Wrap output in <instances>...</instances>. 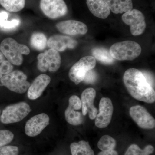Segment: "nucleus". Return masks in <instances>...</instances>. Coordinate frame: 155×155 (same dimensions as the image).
<instances>
[{
  "mask_svg": "<svg viewBox=\"0 0 155 155\" xmlns=\"http://www.w3.org/2000/svg\"><path fill=\"white\" fill-rule=\"evenodd\" d=\"M123 80L128 92L134 99L148 104L155 102L154 89L148 83L141 71L134 68L128 69Z\"/></svg>",
  "mask_w": 155,
  "mask_h": 155,
  "instance_id": "nucleus-1",
  "label": "nucleus"
},
{
  "mask_svg": "<svg viewBox=\"0 0 155 155\" xmlns=\"http://www.w3.org/2000/svg\"><path fill=\"white\" fill-rule=\"evenodd\" d=\"M0 51L12 65L18 66L23 62L22 55L30 53V49L27 46L19 43L11 38L3 40L0 44Z\"/></svg>",
  "mask_w": 155,
  "mask_h": 155,
  "instance_id": "nucleus-2",
  "label": "nucleus"
},
{
  "mask_svg": "<svg viewBox=\"0 0 155 155\" xmlns=\"http://www.w3.org/2000/svg\"><path fill=\"white\" fill-rule=\"evenodd\" d=\"M141 51L140 45L132 41L116 43L110 50L111 56L119 61H133L140 56Z\"/></svg>",
  "mask_w": 155,
  "mask_h": 155,
  "instance_id": "nucleus-3",
  "label": "nucleus"
},
{
  "mask_svg": "<svg viewBox=\"0 0 155 155\" xmlns=\"http://www.w3.org/2000/svg\"><path fill=\"white\" fill-rule=\"evenodd\" d=\"M1 85L5 87L11 91L17 93L25 92L30 85L27 81V77L24 72L20 70L13 71L4 75L0 79Z\"/></svg>",
  "mask_w": 155,
  "mask_h": 155,
  "instance_id": "nucleus-4",
  "label": "nucleus"
},
{
  "mask_svg": "<svg viewBox=\"0 0 155 155\" xmlns=\"http://www.w3.org/2000/svg\"><path fill=\"white\" fill-rule=\"evenodd\" d=\"M31 111L30 106L25 102L11 105L3 110L0 120L5 124L19 122L28 116Z\"/></svg>",
  "mask_w": 155,
  "mask_h": 155,
  "instance_id": "nucleus-5",
  "label": "nucleus"
},
{
  "mask_svg": "<svg viewBox=\"0 0 155 155\" xmlns=\"http://www.w3.org/2000/svg\"><path fill=\"white\" fill-rule=\"evenodd\" d=\"M96 59L93 56L83 57L71 67L69 71V79L76 85L83 81L87 72L94 69Z\"/></svg>",
  "mask_w": 155,
  "mask_h": 155,
  "instance_id": "nucleus-6",
  "label": "nucleus"
},
{
  "mask_svg": "<svg viewBox=\"0 0 155 155\" xmlns=\"http://www.w3.org/2000/svg\"><path fill=\"white\" fill-rule=\"evenodd\" d=\"M38 69L42 72H55L61 67V58L58 51L50 48L37 57Z\"/></svg>",
  "mask_w": 155,
  "mask_h": 155,
  "instance_id": "nucleus-7",
  "label": "nucleus"
},
{
  "mask_svg": "<svg viewBox=\"0 0 155 155\" xmlns=\"http://www.w3.org/2000/svg\"><path fill=\"white\" fill-rule=\"evenodd\" d=\"M122 19L125 24L130 26V32L134 36L143 33L146 28L144 15L137 9H132L124 13Z\"/></svg>",
  "mask_w": 155,
  "mask_h": 155,
  "instance_id": "nucleus-8",
  "label": "nucleus"
},
{
  "mask_svg": "<svg viewBox=\"0 0 155 155\" xmlns=\"http://www.w3.org/2000/svg\"><path fill=\"white\" fill-rule=\"evenodd\" d=\"M40 7L43 13L50 19L64 17L68 13V8L64 0H40Z\"/></svg>",
  "mask_w": 155,
  "mask_h": 155,
  "instance_id": "nucleus-9",
  "label": "nucleus"
},
{
  "mask_svg": "<svg viewBox=\"0 0 155 155\" xmlns=\"http://www.w3.org/2000/svg\"><path fill=\"white\" fill-rule=\"evenodd\" d=\"M81 102L79 97L72 96L69 99V106L65 112L66 121L70 125L78 126L81 125L84 121Z\"/></svg>",
  "mask_w": 155,
  "mask_h": 155,
  "instance_id": "nucleus-10",
  "label": "nucleus"
},
{
  "mask_svg": "<svg viewBox=\"0 0 155 155\" xmlns=\"http://www.w3.org/2000/svg\"><path fill=\"white\" fill-rule=\"evenodd\" d=\"M129 114L140 128L144 129L155 128V119L144 107L140 105L133 106L129 110Z\"/></svg>",
  "mask_w": 155,
  "mask_h": 155,
  "instance_id": "nucleus-11",
  "label": "nucleus"
},
{
  "mask_svg": "<svg viewBox=\"0 0 155 155\" xmlns=\"http://www.w3.org/2000/svg\"><path fill=\"white\" fill-rule=\"evenodd\" d=\"M114 112L112 101L108 97L100 100L99 112L95 120V125L99 128H104L110 123Z\"/></svg>",
  "mask_w": 155,
  "mask_h": 155,
  "instance_id": "nucleus-12",
  "label": "nucleus"
},
{
  "mask_svg": "<svg viewBox=\"0 0 155 155\" xmlns=\"http://www.w3.org/2000/svg\"><path fill=\"white\" fill-rule=\"evenodd\" d=\"M49 123L50 118L47 114L44 113L38 114L26 122L25 133L28 136H36L41 133Z\"/></svg>",
  "mask_w": 155,
  "mask_h": 155,
  "instance_id": "nucleus-13",
  "label": "nucleus"
},
{
  "mask_svg": "<svg viewBox=\"0 0 155 155\" xmlns=\"http://www.w3.org/2000/svg\"><path fill=\"white\" fill-rule=\"evenodd\" d=\"M96 95V91L94 88L89 87L84 90L81 95L82 113L84 116L88 113L90 119H95L98 110L94 105V101Z\"/></svg>",
  "mask_w": 155,
  "mask_h": 155,
  "instance_id": "nucleus-14",
  "label": "nucleus"
},
{
  "mask_svg": "<svg viewBox=\"0 0 155 155\" xmlns=\"http://www.w3.org/2000/svg\"><path fill=\"white\" fill-rule=\"evenodd\" d=\"M56 28L62 33L70 35H84L88 28L83 22L75 20H67L58 22Z\"/></svg>",
  "mask_w": 155,
  "mask_h": 155,
  "instance_id": "nucleus-15",
  "label": "nucleus"
},
{
  "mask_svg": "<svg viewBox=\"0 0 155 155\" xmlns=\"http://www.w3.org/2000/svg\"><path fill=\"white\" fill-rule=\"evenodd\" d=\"M77 44V41L72 38L59 35L50 37L47 43V45L50 48L58 52L64 51L67 49H72L75 48Z\"/></svg>",
  "mask_w": 155,
  "mask_h": 155,
  "instance_id": "nucleus-16",
  "label": "nucleus"
},
{
  "mask_svg": "<svg viewBox=\"0 0 155 155\" xmlns=\"http://www.w3.org/2000/svg\"><path fill=\"white\" fill-rule=\"evenodd\" d=\"M51 78L46 74L38 75L30 84L28 89V97L29 99L34 100L39 97L51 82Z\"/></svg>",
  "mask_w": 155,
  "mask_h": 155,
  "instance_id": "nucleus-17",
  "label": "nucleus"
},
{
  "mask_svg": "<svg viewBox=\"0 0 155 155\" xmlns=\"http://www.w3.org/2000/svg\"><path fill=\"white\" fill-rule=\"evenodd\" d=\"M89 10L95 17L106 19L110 14V11L104 0H86Z\"/></svg>",
  "mask_w": 155,
  "mask_h": 155,
  "instance_id": "nucleus-18",
  "label": "nucleus"
},
{
  "mask_svg": "<svg viewBox=\"0 0 155 155\" xmlns=\"http://www.w3.org/2000/svg\"><path fill=\"white\" fill-rule=\"evenodd\" d=\"M110 11L115 14L125 13L133 9L132 0H104Z\"/></svg>",
  "mask_w": 155,
  "mask_h": 155,
  "instance_id": "nucleus-19",
  "label": "nucleus"
},
{
  "mask_svg": "<svg viewBox=\"0 0 155 155\" xmlns=\"http://www.w3.org/2000/svg\"><path fill=\"white\" fill-rule=\"evenodd\" d=\"M72 155H94L88 142L81 140L78 142H74L70 145Z\"/></svg>",
  "mask_w": 155,
  "mask_h": 155,
  "instance_id": "nucleus-20",
  "label": "nucleus"
},
{
  "mask_svg": "<svg viewBox=\"0 0 155 155\" xmlns=\"http://www.w3.org/2000/svg\"><path fill=\"white\" fill-rule=\"evenodd\" d=\"M9 15V13L6 11L0 12V28L3 30H14L20 25L21 21L18 18L8 20Z\"/></svg>",
  "mask_w": 155,
  "mask_h": 155,
  "instance_id": "nucleus-21",
  "label": "nucleus"
},
{
  "mask_svg": "<svg viewBox=\"0 0 155 155\" xmlns=\"http://www.w3.org/2000/svg\"><path fill=\"white\" fill-rule=\"evenodd\" d=\"M93 57L101 63L105 64H111L114 60L110 54V51L104 48H95L92 52Z\"/></svg>",
  "mask_w": 155,
  "mask_h": 155,
  "instance_id": "nucleus-22",
  "label": "nucleus"
},
{
  "mask_svg": "<svg viewBox=\"0 0 155 155\" xmlns=\"http://www.w3.org/2000/svg\"><path fill=\"white\" fill-rule=\"evenodd\" d=\"M47 38L42 32H35L31 37V46L35 49L41 51L45 48L47 43Z\"/></svg>",
  "mask_w": 155,
  "mask_h": 155,
  "instance_id": "nucleus-23",
  "label": "nucleus"
},
{
  "mask_svg": "<svg viewBox=\"0 0 155 155\" xmlns=\"http://www.w3.org/2000/svg\"><path fill=\"white\" fill-rule=\"evenodd\" d=\"M25 0H0V5L7 11L17 12L25 7Z\"/></svg>",
  "mask_w": 155,
  "mask_h": 155,
  "instance_id": "nucleus-24",
  "label": "nucleus"
},
{
  "mask_svg": "<svg viewBox=\"0 0 155 155\" xmlns=\"http://www.w3.org/2000/svg\"><path fill=\"white\" fill-rule=\"evenodd\" d=\"M116 145V140L110 136L108 135L102 137L97 143L98 147L102 151L114 150Z\"/></svg>",
  "mask_w": 155,
  "mask_h": 155,
  "instance_id": "nucleus-25",
  "label": "nucleus"
},
{
  "mask_svg": "<svg viewBox=\"0 0 155 155\" xmlns=\"http://www.w3.org/2000/svg\"><path fill=\"white\" fill-rule=\"evenodd\" d=\"M14 138V134L10 130H0V147L10 143Z\"/></svg>",
  "mask_w": 155,
  "mask_h": 155,
  "instance_id": "nucleus-26",
  "label": "nucleus"
},
{
  "mask_svg": "<svg viewBox=\"0 0 155 155\" xmlns=\"http://www.w3.org/2000/svg\"><path fill=\"white\" fill-rule=\"evenodd\" d=\"M19 150L15 146H5L0 147V155H18Z\"/></svg>",
  "mask_w": 155,
  "mask_h": 155,
  "instance_id": "nucleus-27",
  "label": "nucleus"
},
{
  "mask_svg": "<svg viewBox=\"0 0 155 155\" xmlns=\"http://www.w3.org/2000/svg\"><path fill=\"white\" fill-rule=\"evenodd\" d=\"M97 78L98 75L96 72L92 69L87 72L83 81L84 83L88 84H93L96 82L97 79Z\"/></svg>",
  "mask_w": 155,
  "mask_h": 155,
  "instance_id": "nucleus-28",
  "label": "nucleus"
},
{
  "mask_svg": "<svg viewBox=\"0 0 155 155\" xmlns=\"http://www.w3.org/2000/svg\"><path fill=\"white\" fill-rule=\"evenodd\" d=\"M0 67L3 75L9 74L12 72L14 69L13 65L8 60H5L0 65Z\"/></svg>",
  "mask_w": 155,
  "mask_h": 155,
  "instance_id": "nucleus-29",
  "label": "nucleus"
},
{
  "mask_svg": "<svg viewBox=\"0 0 155 155\" xmlns=\"http://www.w3.org/2000/svg\"><path fill=\"white\" fill-rule=\"evenodd\" d=\"M142 150L137 145L131 144L127 149L124 155H141Z\"/></svg>",
  "mask_w": 155,
  "mask_h": 155,
  "instance_id": "nucleus-30",
  "label": "nucleus"
},
{
  "mask_svg": "<svg viewBox=\"0 0 155 155\" xmlns=\"http://www.w3.org/2000/svg\"><path fill=\"white\" fill-rule=\"evenodd\" d=\"M142 72L143 74V75H144L148 83L154 89V79L153 75H152L150 72H147V71H143V72Z\"/></svg>",
  "mask_w": 155,
  "mask_h": 155,
  "instance_id": "nucleus-31",
  "label": "nucleus"
},
{
  "mask_svg": "<svg viewBox=\"0 0 155 155\" xmlns=\"http://www.w3.org/2000/svg\"><path fill=\"white\" fill-rule=\"evenodd\" d=\"M154 151V148L153 146L148 145L145 147L144 149L142 150L141 155H150L152 154Z\"/></svg>",
  "mask_w": 155,
  "mask_h": 155,
  "instance_id": "nucleus-32",
  "label": "nucleus"
},
{
  "mask_svg": "<svg viewBox=\"0 0 155 155\" xmlns=\"http://www.w3.org/2000/svg\"><path fill=\"white\" fill-rule=\"evenodd\" d=\"M98 155H119L117 151L114 150H109L107 151H102L99 153Z\"/></svg>",
  "mask_w": 155,
  "mask_h": 155,
  "instance_id": "nucleus-33",
  "label": "nucleus"
},
{
  "mask_svg": "<svg viewBox=\"0 0 155 155\" xmlns=\"http://www.w3.org/2000/svg\"><path fill=\"white\" fill-rule=\"evenodd\" d=\"M5 60V57L4 55L0 51V64H2L3 62H4Z\"/></svg>",
  "mask_w": 155,
  "mask_h": 155,
  "instance_id": "nucleus-34",
  "label": "nucleus"
},
{
  "mask_svg": "<svg viewBox=\"0 0 155 155\" xmlns=\"http://www.w3.org/2000/svg\"><path fill=\"white\" fill-rule=\"evenodd\" d=\"M3 76H4V75H3L2 73L1 67H0V79H1V78H2V77Z\"/></svg>",
  "mask_w": 155,
  "mask_h": 155,
  "instance_id": "nucleus-35",
  "label": "nucleus"
},
{
  "mask_svg": "<svg viewBox=\"0 0 155 155\" xmlns=\"http://www.w3.org/2000/svg\"><path fill=\"white\" fill-rule=\"evenodd\" d=\"M0 114H1V110H0Z\"/></svg>",
  "mask_w": 155,
  "mask_h": 155,
  "instance_id": "nucleus-36",
  "label": "nucleus"
}]
</instances>
